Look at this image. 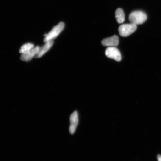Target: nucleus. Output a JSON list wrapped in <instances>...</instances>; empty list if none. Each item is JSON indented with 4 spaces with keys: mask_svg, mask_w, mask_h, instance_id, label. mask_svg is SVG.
Instances as JSON below:
<instances>
[{
    "mask_svg": "<svg viewBox=\"0 0 161 161\" xmlns=\"http://www.w3.org/2000/svg\"><path fill=\"white\" fill-rule=\"evenodd\" d=\"M157 159L158 161H161V155H158L157 156Z\"/></svg>",
    "mask_w": 161,
    "mask_h": 161,
    "instance_id": "9b49d317",
    "label": "nucleus"
},
{
    "mask_svg": "<svg viewBox=\"0 0 161 161\" xmlns=\"http://www.w3.org/2000/svg\"><path fill=\"white\" fill-rule=\"evenodd\" d=\"M54 43L53 40H50L45 42V44L42 47L40 48L39 50L37 55L35 57L37 58H39L42 57V56L47 52L53 46Z\"/></svg>",
    "mask_w": 161,
    "mask_h": 161,
    "instance_id": "6e6552de",
    "label": "nucleus"
},
{
    "mask_svg": "<svg viewBox=\"0 0 161 161\" xmlns=\"http://www.w3.org/2000/svg\"><path fill=\"white\" fill-rule=\"evenodd\" d=\"M146 14L144 12L136 11L132 12L129 17V19L131 23L136 25H141L144 23L147 19Z\"/></svg>",
    "mask_w": 161,
    "mask_h": 161,
    "instance_id": "f257e3e1",
    "label": "nucleus"
},
{
    "mask_svg": "<svg viewBox=\"0 0 161 161\" xmlns=\"http://www.w3.org/2000/svg\"><path fill=\"white\" fill-rule=\"evenodd\" d=\"M137 29V25L135 24H124L121 25L118 29L119 33L123 37H126L134 33Z\"/></svg>",
    "mask_w": 161,
    "mask_h": 161,
    "instance_id": "7ed1b4c3",
    "label": "nucleus"
},
{
    "mask_svg": "<svg viewBox=\"0 0 161 161\" xmlns=\"http://www.w3.org/2000/svg\"><path fill=\"white\" fill-rule=\"evenodd\" d=\"M115 17L117 21L119 24L124 23L125 20V16L123 10L121 8H118L116 10Z\"/></svg>",
    "mask_w": 161,
    "mask_h": 161,
    "instance_id": "1a4fd4ad",
    "label": "nucleus"
},
{
    "mask_svg": "<svg viewBox=\"0 0 161 161\" xmlns=\"http://www.w3.org/2000/svg\"><path fill=\"white\" fill-rule=\"evenodd\" d=\"M40 47L39 46L34 47L29 51L21 54V59L23 61L28 62L31 60L36 56L39 52Z\"/></svg>",
    "mask_w": 161,
    "mask_h": 161,
    "instance_id": "39448f33",
    "label": "nucleus"
},
{
    "mask_svg": "<svg viewBox=\"0 0 161 161\" xmlns=\"http://www.w3.org/2000/svg\"><path fill=\"white\" fill-rule=\"evenodd\" d=\"M64 27L65 24L63 22H60L57 25L53 27L49 33L45 35V37L44 41L46 42L55 39L63 31Z\"/></svg>",
    "mask_w": 161,
    "mask_h": 161,
    "instance_id": "f03ea898",
    "label": "nucleus"
},
{
    "mask_svg": "<svg viewBox=\"0 0 161 161\" xmlns=\"http://www.w3.org/2000/svg\"><path fill=\"white\" fill-rule=\"evenodd\" d=\"M70 122L69 132L70 134H73L75 132L78 123V113L76 111L72 113L70 115Z\"/></svg>",
    "mask_w": 161,
    "mask_h": 161,
    "instance_id": "423d86ee",
    "label": "nucleus"
},
{
    "mask_svg": "<svg viewBox=\"0 0 161 161\" xmlns=\"http://www.w3.org/2000/svg\"><path fill=\"white\" fill-rule=\"evenodd\" d=\"M34 47V45L33 44L31 43H27L21 46V49L19 50V53L23 54L25 52L29 51Z\"/></svg>",
    "mask_w": 161,
    "mask_h": 161,
    "instance_id": "9d476101",
    "label": "nucleus"
},
{
    "mask_svg": "<svg viewBox=\"0 0 161 161\" xmlns=\"http://www.w3.org/2000/svg\"><path fill=\"white\" fill-rule=\"evenodd\" d=\"M105 55L107 57L117 62L120 61L122 60L120 52L116 47H109L107 48Z\"/></svg>",
    "mask_w": 161,
    "mask_h": 161,
    "instance_id": "20e7f679",
    "label": "nucleus"
},
{
    "mask_svg": "<svg viewBox=\"0 0 161 161\" xmlns=\"http://www.w3.org/2000/svg\"><path fill=\"white\" fill-rule=\"evenodd\" d=\"M119 43V39L118 36L116 35L111 37L106 38L102 40V44L103 45L108 47H116L118 46Z\"/></svg>",
    "mask_w": 161,
    "mask_h": 161,
    "instance_id": "0eeeda50",
    "label": "nucleus"
}]
</instances>
